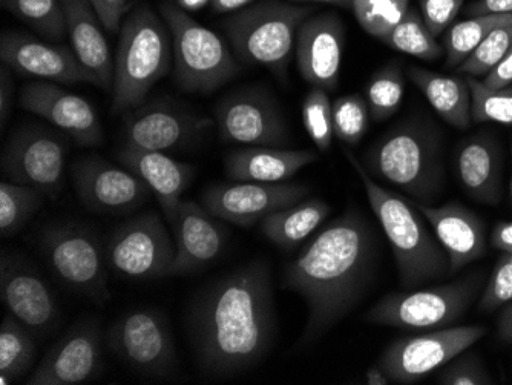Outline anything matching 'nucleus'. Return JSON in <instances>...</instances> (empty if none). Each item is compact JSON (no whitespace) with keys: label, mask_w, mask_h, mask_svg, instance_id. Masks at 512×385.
Segmentation results:
<instances>
[{"label":"nucleus","mask_w":512,"mask_h":385,"mask_svg":"<svg viewBox=\"0 0 512 385\" xmlns=\"http://www.w3.org/2000/svg\"><path fill=\"white\" fill-rule=\"evenodd\" d=\"M188 330L204 375L230 378L263 361L276 335L270 264L250 261L201 289Z\"/></svg>","instance_id":"obj_1"},{"label":"nucleus","mask_w":512,"mask_h":385,"mask_svg":"<svg viewBox=\"0 0 512 385\" xmlns=\"http://www.w3.org/2000/svg\"><path fill=\"white\" fill-rule=\"evenodd\" d=\"M376 264L368 221L348 209L313 238L284 270L283 287L301 295L307 324L296 346H310L352 312L367 292Z\"/></svg>","instance_id":"obj_2"},{"label":"nucleus","mask_w":512,"mask_h":385,"mask_svg":"<svg viewBox=\"0 0 512 385\" xmlns=\"http://www.w3.org/2000/svg\"><path fill=\"white\" fill-rule=\"evenodd\" d=\"M345 157L358 172L371 211L393 249L402 287L411 290L451 272L447 252L428 231L419 209L378 185L352 151H345Z\"/></svg>","instance_id":"obj_3"},{"label":"nucleus","mask_w":512,"mask_h":385,"mask_svg":"<svg viewBox=\"0 0 512 385\" xmlns=\"http://www.w3.org/2000/svg\"><path fill=\"white\" fill-rule=\"evenodd\" d=\"M365 163L373 174L414 198L417 205H430L444 188L442 139L430 122L413 119L394 126L371 146Z\"/></svg>","instance_id":"obj_4"},{"label":"nucleus","mask_w":512,"mask_h":385,"mask_svg":"<svg viewBox=\"0 0 512 385\" xmlns=\"http://www.w3.org/2000/svg\"><path fill=\"white\" fill-rule=\"evenodd\" d=\"M114 62L111 109L122 114L143 105L152 86L174 65V43L165 20L148 7L131 11L120 30Z\"/></svg>","instance_id":"obj_5"},{"label":"nucleus","mask_w":512,"mask_h":385,"mask_svg":"<svg viewBox=\"0 0 512 385\" xmlns=\"http://www.w3.org/2000/svg\"><path fill=\"white\" fill-rule=\"evenodd\" d=\"M312 7L281 0H261L223 22L224 33L240 62L264 66L284 79L295 51L296 36Z\"/></svg>","instance_id":"obj_6"},{"label":"nucleus","mask_w":512,"mask_h":385,"mask_svg":"<svg viewBox=\"0 0 512 385\" xmlns=\"http://www.w3.org/2000/svg\"><path fill=\"white\" fill-rule=\"evenodd\" d=\"M174 43V79L186 93L212 94L240 73L223 37L198 24L178 5L161 7Z\"/></svg>","instance_id":"obj_7"},{"label":"nucleus","mask_w":512,"mask_h":385,"mask_svg":"<svg viewBox=\"0 0 512 385\" xmlns=\"http://www.w3.org/2000/svg\"><path fill=\"white\" fill-rule=\"evenodd\" d=\"M482 281V275L473 274L442 286L390 293L368 310L365 320L407 330L444 329L467 313Z\"/></svg>","instance_id":"obj_8"},{"label":"nucleus","mask_w":512,"mask_h":385,"mask_svg":"<svg viewBox=\"0 0 512 385\" xmlns=\"http://www.w3.org/2000/svg\"><path fill=\"white\" fill-rule=\"evenodd\" d=\"M105 341L115 358L140 378L169 379L177 369L174 333L160 310H128L109 327Z\"/></svg>","instance_id":"obj_9"},{"label":"nucleus","mask_w":512,"mask_h":385,"mask_svg":"<svg viewBox=\"0 0 512 385\" xmlns=\"http://www.w3.org/2000/svg\"><path fill=\"white\" fill-rule=\"evenodd\" d=\"M43 257L57 280L97 303L109 300L106 249L96 232L79 223L54 224L43 232Z\"/></svg>","instance_id":"obj_10"},{"label":"nucleus","mask_w":512,"mask_h":385,"mask_svg":"<svg viewBox=\"0 0 512 385\" xmlns=\"http://www.w3.org/2000/svg\"><path fill=\"white\" fill-rule=\"evenodd\" d=\"M177 246L157 212H145L117 229L106 247V263L119 277L155 280L168 277Z\"/></svg>","instance_id":"obj_11"},{"label":"nucleus","mask_w":512,"mask_h":385,"mask_svg":"<svg viewBox=\"0 0 512 385\" xmlns=\"http://www.w3.org/2000/svg\"><path fill=\"white\" fill-rule=\"evenodd\" d=\"M485 335V327L460 326L405 336L385 349L378 364L391 382L413 384L447 366Z\"/></svg>","instance_id":"obj_12"},{"label":"nucleus","mask_w":512,"mask_h":385,"mask_svg":"<svg viewBox=\"0 0 512 385\" xmlns=\"http://www.w3.org/2000/svg\"><path fill=\"white\" fill-rule=\"evenodd\" d=\"M211 126V119L172 99H155L126 114L123 148L166 154L194 145Z\"/></svg>","instance_id":"obj_13"},{"label":"nucleus","mask_w":512,"mask_h":385,"mask_svg":"<svg viewBox=\"0 0 512 385\" xmlns=\"http://www.w3.org/2000/svg\"><path fill=\"white\" fill-rule=\"evenodd\" d=\"M68 145L62 135L40 126L14 132L5 146L2 168L8 180L56 197L63 186Z\"/></svg>","instance_id":"obj_14"},{"label":"nucleus","mask_w":512,"mask_h":385,"mask_svg":"<svg viewBox=\"0 0 512 385\" xmlns=\"http://www.w3.org/2000/svg\"><path fill=\"white\" fill-rule=\"evenodd\" d=\"M215 125L224 142L276 148L289 143L283 112L266 89H240L224 97L215 108Z\"/></svg>","instance_id":"obj_15"},{"label":"nucleus","mask_w":512,"mask_h":385,"mask_svg":"<svg viewBox=\"0 0 512 385\" xmlns=\"http://www.w3.org/2000/svg\"><path fill=\"white\" fill-rule=\"evenodd\" d=\"M309 194L306 185L284 181L217 183L201 194V206L221 221L250 228L273 212L296 205Z\"/></svg>","instance_id":"obj_16"},{"label":"nucleus","mask_w":512,"mask_h":385,"mask_svg":"<svg viewBox=\"0 0 512 385\" xmlns=\"http://www.w3.org/2000/svg\"><path fill=\"white\" fill-rule=\"evenodd\" d=\"M0 297L34 336L48 335L59 324L60 307L51 287L28 261L8 251L0 257Z\"/></svg>","instance_id":"obj_17"},{"label":"nucleus","mask_w":512,"mask_h":385,"mask_svg":"<svg viewBox=\"0 0 512 385\" xmlns=\"http://www.w3.org/2000/svg\"><path fill=\"white\" fill-rule=\"evenodd\" d=\"M103 339L99 320L80 321L46 353L27 384L79 385L94 381L102 375Z\"/></svg>","instance_id":"obj_18"},{"label":"nucleus","mask_w":512,"mask_h":385,"mask_svg":"<svg viewBox=\"0 0 512 385\" xmlns=\"http://www.w3.org/2000/svg\"><path fill=\"white\" fill-rule=\"evenodd\" d=\"M73 178L83 206L96 214H128L145 205L152 194L151 188L134 172L97 155L77 160Z\"/></svg>","instance_id":"obj_19"},{"label":"nucleus","mask_w":512,"mask_h":385,"mask_svg":"<svg viewBox=\"0 0 512 385\" xmlns=\"http://www.w3.org/2000/svg\"><path fill=\"white\" fill-rule=\"evenodd\" d=\"M20 106L62 129L80 146H100L103 129L99 114L88 100L56 83L33 82L23 86Z\"/></svg>","instance_id":"obj_20"},{"label":"nucleus","mask_w":512,"mask_h":385,"mask_svg":"<svg viewBox=\"0 0 512 385\" xmlns=\"http://www.w3.org/2000/svg\"><path fill=\"white\" fill-rule=\"evenodd\" d=\"M0 59L20 76L46 82L92 83L94 79L79 62L73 48L43 42L23 33H4L0 39Z\"/></svg>","instance_id":"obj_21"},{"label":"nucleus","mask_w":512,"mask_h":385,"mask_svg":"<svg viewBox=\"0 0 512 385\" xmlns=\"http://www.w3.org/2000/svg\"><path fill=\"white\" fill-rule=\"evenodd\" d=\"M344 22L335 13L310 16L299 27L295 54L302 79L327 93L335 91L344 56Z\"/></svg>","instance_id":"obj_22"},{"label":"nucleus","mask_w":512,"mask_h":385,"mask_svg":"<svg viewBox=\"0 0 512 385\" xmlns=\"http://www.w3.org/2000/svg\"><path fill=\"white\" fill-rule=\"evenodd\" d=\"M172 228L177 252L168 277L197 274L223 254L226 228L220 218L209 214L194 201H181Z\"/></svg>","instance_id":"obj_23"},{"label":"nucleus","mask_w":512,"mask_h":385,"mask_svg":"<svg viewBox=\"0 0 512 385\" xmlns=\"http://www.w3.org/2000/svg\"><path fill=\"white\" fill-rule=\"evenodd\" d=\"M65 11L71 48L79 62L105 91L114 88L115 62L102 31V20L89 0H60Z\"/></svg>","instance_id":"obj_24"},{"label":"nucleus","mask_w":512,"mask_h":385,"mask_svg":"<svg viewBox=\"0 0 512 385\" xmlns=\"http://www.w3.org/2000/svg\"><path fill=\"white\" fill-rule=\"evenodd\" d=\"M416 208L427 218L437 241L447 252L451 272H457L485 255V229L470 209L459 203H448L439 208L416 203Z\"/></svg>","instance_id":"obj_25"},{"label":"nucleus","mask_w":512,"mask_h":385,"mask_svg":"<svg viewBox=\"0 0 512 385\" xmlns=\"http://www.w3.org/2000/svg\"><path fill=\"white\" fill-rule=\"evenodd\" d=\"M117 160L151 188L172 226L183 201L181 195L194 180L195 169L188 163L177 162L165 152L135 151L123 146L117 152Z\"/></svg>","instance_id":"obj_26"},{"label":"nucleus","mask_w":512,"mask_h":385,"mask_svg":"<svg viewBox=\"0 0 512 385\" xmlns=\"http://www.w3.org/2000/svg\"><path fill=\"white\" fill-rule=\"evenodd\" d=\"M457 175L463 189L474 200L496 206L502 186V149L488 132L471 135L460 145L456 158Z\"/></svg>","instance_id":"obj_27"},{"label":"nucleus","mask_w":512,"mask_h":385,"mask_svg":"<svg viewBox=\"0 0 512 385\" xmlns=\"http://www.w3.org/2000/svg\"><path fill=\"white\" fill-rule=\"evenodd\" d=\"M316 152L276 146H249L230 152L224 162L227 177L234 181L281 183L316 162Z\"/></svg>","instance_id":"obj_28"},{"label":"nucleus","mask_w":512,"mask_h":385,"mask_svg":"<svg viewBox=\"0 0 512 385\" xmlns=\"http://www.w3.org/2000/svg\"><path fill=\"white\" fill-rule=\"evenodd\" d=\"M408 76L448 125L457 129L470 128L473 123V99L467 79L442 76L424 68H410Z\"/></svg>","instance_id":"obj_29"},{"label":"nucleus","mask_w":512,"mask_h":385,"mask_svg":"<svg viewBox=\"0 0 512 385\" xmlns=\"http://www.w3.org/2000/svg\"><path fill=\"white\" fill-rule=\"evenodd\" d=\"M330 212L332 208L324 200L310 198L273 212L261 221V229L279 249L292 251L324 223Z\"/></svg>","instance_id":"obj_30"},{"label":"nucleus","mask_w":512,"mask_h":385,"mask_svg":"<svg viewBox=\"0 0 512 385\" xmlns=\"http://www.w3.org/2000/svg\"><path fill=\"white\" fill-rule=\"evenodd\" d=\"M36 336L14 316L0 326V385L13 384L27 375L36 359Z\"/></svg>","instance_id":"obj_31"},{"label":"nucleus","mask_w":512,"mask_h":385,"mask_svg":"<svg viewBox=\"0 0 512 385\" xmlns=\"http://www.w3.org/2000/svg\"><path fill=\"white\" fill-rule=\"evenodd\" d=\"M512 14H493V16H476L463 20L445 34L444 47L447 54V68H459L480 43L490 36L494 30L511 24Z\"/></svg>","instance_id":"obj_32"},{"label":"nucleus","mask_w":512,"mask_h":385,"mask_svg":"<svg viewBox=\"0 0 512 385\" xmlns=\"http://www.w3.org/2000/svg\"><path fill=\"white\" fill-rule=\"evenodd\" d=\"M381 42L393 50L428 62H433L444 54V48L440 47L436 37L428 30L422 14L411 7L404 19Z\"/></svg>","instance_id":"obj_33"},{"label":"nucleus","mask_w":512,"mask_h":385,"mask_svg":"<svg viewBox=\"0 0 512 385\" xmlns=\"http://www.w3.org/2000/svg\"><path fill=\"white\" fill-rule=\"evenodd\" d=\"M2 5L51 42H62L68 34L60 0H2Z\"/></svg>","instance_id":"obj_34"},{"label":"nucleus","mask_w":512,"mask_h":385,"mask_svg":"<svg viewBox=\"0 0 512 385\" xmlns=\"http://www.w3.org/2000/svg\"><path fill=\"white\" fill-rule=\"evenodd\" d=\"M46 195L31 186L13 181L0 183V232L4 237L19 232L39 211Z\"/></svg>","instance_id":"obj_35"},{"label":"nucleus","mask_w":512,"mask_h":385,"mask_svg":"<svg viewBox=\"0 0 512 385\" xmlns=\"http://www.w3.org/2000/svg\"><path fill=\"white\" fill-rule=\"evenodd\" d=\"M405 82L398 62L388 63L367 86V105L371 119L384 122L398 111L404 100Z\"/></svg>","instance_id":"obj_36"},{"label":"nucleus","mask_w":512,"mask_h":385,"mask_svg":"<svg viewBox=\"0 0 512 385\" xmlns=\"http://www.w3.org/2000/svg\"><path fill=\"white\" fill-rule=\"evenodd\" d=\"M352 10L362 30L382 40L404 19L410 0H352Z\"/></svg>","instance_id":"obj_37"},{"label":"nucleus","mask_w":512,"mask_h":385,"mask_svg":"<svg viewBox=\"0 0 512 385\" xmlns=\"http://www.w3.org/2000/svg\"><path fill=\"white\" fill-rule=\"evenodd\" d=\"M473 99V122L512 125V85L493 89L483 85L477 77L467 76Z\"/></svg>","instance_id":"obj_38"},{"label":"nucleus","mask_w":512,"mask_h":385,"mask_svg":"<svg viewBox=\"0 0 512 385\" xmlns=\"http://www.w3.org/2000/svg\"><path fill=\"white\" fill-rule=\"evenodd\" d=\"M302 123L319 151H329L333 137V105L329 93L312 86L302 103Z\"/></svg>","instance_id":"obj_39"},{"label":"nucleus","mask_w":512,"mask_h":385,"mask_svg":"<svg viewBox=\"0 0 512 385\" xmlns=\"http://www.w3.org/2000/svg\"><path fill=\"white\" fill-rule=\"evenodd\" d=\"M370 109L367 100L359 94L342 96L333 103V132L347 145H358L368 131Z\"/></svg>","instance_id":"obj_40"},{"label":"nucleus","mask_w":512,"mask_h":385,"mask_svg":"<svg viewBox=\"0 0 512 385\" xmlns=\"http://www.w3.org/2000/svg\"><path fill=\"white\" fill-rule=\"evenodd\" d=\"M512 48V22L494 30L486 37L473 54L457 68V73L471 77H482L490 73L494 66Z\"/></svg>","instance_id":"obj_41"},{"label":"nucleus","mask_w":512,"mask_h":385,"mask_svg":"<svg viewBox=\"0 0 512 385\" xmlns=\"http://www.w3.org/2000/svg\"><path fill=\"white\" fill-rule=\"evenodd\" d=\"M439 384L444 385H491L494 384L490 373L486 372L479 356L473 353H460L448 362L437 376Z\"/></svg>","instance_id":"obj_42"},{"label":"nucleus","mask_w":512,"mask_h":385,"mask_svg":"<svg viewBox=\"0 0 512 385\" xmlns=\"http://www.w3.org/2000/svg\"><path fill=\"white\" fill-rule=\"evenodd\" d=\"M512 301V260L503 254L494 266L490 281L479 301L480 312H493Z\"/></svg>","instance_id":"obj_43"},{"label":"nucleus","mask_w":512,"mask_h":385,"mask_svg":"<svg viewBox=\"0 0 512 385\" xmlns=\"http://www.w3.org/2000/svg\"><path fill=\"white\" fill-rule=\"evenodd\" d=\"M465 0H419L422 19L434 37H439L453 25Z\"/></svg>","instance_id":"obj_44"},{"label":"nucleus","mask_w":512,"mask_h":385,"mask_svg":"<svg viewBox=\"0 0 512 385\" xmlns=\"http://www.w3.org/2000/svg\"><path fill=\"white\" fill-rule=\"evenodd\" d=\"M103 8L102 24L106 30L115 33L120 28V20L123 19L129 8L131 2L129 0H100Z\"/></svg>","instance_id":"obj_45"},{"label":"nucleus","mask_w":512,"mask_h":385,"mask_svg":"<svg viewBox=\"0 0 512 385\" xmlns=\"http://www.w3.org/2000/svg\"><path fill=\"white\" fill-rule=\"evenodd\" d=\"M488 88L500 89L512 85V48L482 80Z\"/></svg>","instance_id":"obj_46"},{"label":"nucleus","mask_w":512,"mask_h":385,"mask_svg":"<svg viewBox=\"0 0 512 385\" xmlns=\"http://www.w3.org/2000/svg\"><path fill=\"white\" fill-rule=\"evenodd\" d=\"M468 17L512 14V0H477L465 10Z\"/></svg>","instance_id":"obj_47"},{"label":"nucleus","mask_w":512,"mask_h":385,"mask_svg":"<svg viewBox=\"0 0 512 385\" xmlns=\"http://www.w3.org/2000/svg\"><path fill=\"white\" fill-rule=\"evenodd\" d=\"M7 68V65H2V70H0V120H2V128L7 125L8 116L11 114V105H13V79H11Z\"/></svg>","instance_id":"obj_48"},{"label":"nucleus","mask_w":512,"mask_h":385,"mask_svg":"<svg viewBox=\"0 0 512 385\" xmlns=\"http://www.w3.org/2000/svg\"><path fill=\"white\" fill-rule=\"evenodd\" d=\"M491 243L496 249L500 251L512 252V221H505V223L497 224L496 229L491 235Z\"/></svg>","instance_id":"obj_49"},{"label":"nucleus","mask_w":512,"mask_h":385,"mask_svg":"<svg viewBox=\"0 0 512 385\" xmlns=\"http://www.w3.org/2000/svg\"><path fill=\"white\" fill-rule=\"evenodd\" d=\"M497 333L505 343H512V301L505 304L497 320Z\"/></svg>","instance_id":"obj_50"},{"label":"nucleus","mask_w":512,"mask_h":385,"mask_svg":"<svg viewBox=\"0 0 512 385\" xmlns=\"http://www.w3.org/2000/svg\"><path fill=\"white\" fill-rule=\"evenodd\" d=\"M253 0H212L211 8L214 13H237L243 8L249 7Z\"/></svg>","instance_id":"obj_51"},{"label":"nucleus","mask_w":512,"mask_h":385,"mask_svg":"<svg viewBox=\"0 0 512 385\" xmlns=\"http://www.w3.org/2000/svg\"><path fill=\"white\" fill-rule=\"evenodd\" d=\"M390 382L391 379L388 378L387 373L379 364L370 367L365 373V384L367 385H388Z\"/></svg>","instance_id":"obj_52"},{"label":"nucleus","mask_w":512,"mask_h":385,"mask_svg":"<svg viewBox=\"0 0 512 385\" xmlns=\"http://www.w3.org/2000/svg\"><path fill=\"white\" fill-rule=\"evenodd\" d=\"M212 0H177L178 7L184 11H198L211 5Z\"/></svg>","instance_id":"obj_53"},{"label":"nucleus","mask_w":512,"mask_h":385,"mask_svg":"<svg viewBox=\"0 0 512 385\" xmlns=\"http://www.w3.org/2000/svg\"><path fill=\"white\" fill-rule=\"evenodd\" d=\"M295 2H302V4H329L336 5V7L352 8V0H295Z\"/></svg>","instance_id":"obj_54"},{"label":"nucleus","mask_w":512,"mask_h":385,"mask_svg":"<svg viewBox=\"0 0 512 385\" xmlns=\"http://www.w3.org/2000/svg\"><path fill=\"white\" fill-rule=\"evenodd\" d=\"M89 2H91L92 7H94V10H96L97 14H99L100 19H102L103 8L102 4H100V0H89Z\"/></svg>","instance_id":"obj_55"},{"label":"nucleus","mask_w":512,"mask_h":385,"mask_svg":"<svg viewBox=\"0 0 512 385\" xmlns=\"http://www.w3.org/2000/svg\"><path fill=\"white\" fill-rule=\"evenodd\" d=\"M506 254H508V252H506ZM509 257H511V260H512V252H511V254H509Z\"/></svg>","instance_id":"obj_56"},{"label":"nucleus","mask_w":512,"mask_h":385,"mask_svg":"<svg viewBox=\"0 0 512 385\" xmlns=\"http://www.w3.org/2000/svg\"><path fill=\"white\" fill-rule=\"evenodd\" d=\"M511 197H512V181H511Z\"/></svg>","instance_id":"obj_57"}]
</instances>
